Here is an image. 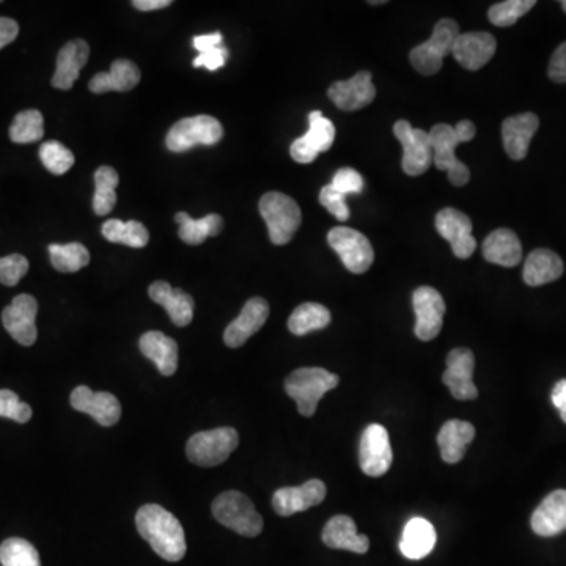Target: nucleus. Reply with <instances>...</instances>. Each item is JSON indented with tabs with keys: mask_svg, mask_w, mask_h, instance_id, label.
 <instances>
[{
	"mask_svg": "<svg viewBox=\"0 0 566 566\" xmlns=\"http://www.w3.org/2000/svg\"><path fill=\"white\" fill-rule=\"evenodd\" d=\"M136 526L159 557L167 562L183 559L186 554L183 526L166 508L156 504L144 505L137 511Z\"/></svg>",
	"mask_w": 566,
	"mask_h": 566,
	"instance_id": "1",
	"label": "nucleus"
},
{
	"mask_svg": "<svg viewBox=\"0 0 566 566\" xmlns=\"http://www.w3.org/2000/svg\"><path fill=\"white\" fill-rule=\"evenodd\" d=\"M340 378L324 368H298L285 379V392L298 405L301 416L312 417L321 398L339 386Z\"/></svg>",
	"mask_w": 566,
	"mask_h": 566,
	"instance_id": "2",
	"label": "nucleus"
},
{
	"mask_svg": "<svg viewBox=\"0 0 566 566\" xmlns=\"http://www.w3.org/2000/svg\"><path fill=\"white\" fill-rule=\"evenodd\" d=\"M211 510L222 526L243 537H258L263 530V518L257 508L246 494L239 491H227L217 496Z\"/></svg>",
	"mask_w": 566,
	"mask_h": 566,
	"instance_id": "3",
	"label": "nucleus"
},
{
	"mask_svg": "<svg viewBox=\"0 0 566 566\" xmlns=\"http://www.w3.org/2000/svg\"><path fill=\"white\" fill-rule=\"evenodd\" d=\"M260 214L268 225L269 239L276 246L290 243L301 227V208L295 200L282 192H268L263 195L260 200Z\"/></svg>",
	"mask_w": 566,
	"mask_h": 566,
	"instance_id": "4",
	"label": "nucleus"
},
{
	"mask_svg": "<svg viewBox=\"0 0 566 566\" xmlns=\"http://www.w3.org/2000/svg\"><path fill=\"white\" fill-rule=\"evenodd\" d=\"M460 34V27L453 19H441L434 26L430 40L412 49L409 54L412 67L423 76H433L438 73L445 57L452 54L453 45Z\"/></svg>",
	"mask_w": 566,
	"mask_h": 566,
	"instance_id": "5",
	"label": "nucleus"
},
{
	"mask_svg": "<svg viewBox=\"0 0 566 566\" xmlns=\"http://www.w3.org/2000/svg\"><path fill=\"white\" fill-rule=\"evenodd\" d=\"M239 444L238 431L232 427L202 431L189 439L186 455L191 463L200 467H214L228 460Z\"/></svg>",
	"mask_w": 566,
	"mask_h": 566,
	"instance_id": "6",
	"label": "nucleus"
},
{
	"mask_svg": "<svg viewBox=\"0 0 566 566\" xmlns=\"http://www.w3.org/2000/svg\"><path fill=\"white\" fill-rule=\"evenodd\" d=\"M224 136V128L210 115L183 118L170 128L166 145L170 151L183 153L199 145H216Z\"/></svg>",
	"mask_w": 566,
	"mask_h": 566,
	"instance_id": "7",
	"label": "nucleus"
},
{
	"mask_svg": "<svg viewBox=\"0 0 566 566\" xmlns=\"http://www.w3.org/2000/svg\"><path fill=\"white\" fill-rule=\"evenodd\" d=\"M428 136H430L433 164L436 169L449 173V180L453 186L461 188L464 184L469 183L471 173L466 164H463L455 155L456 147L463 144L455 128L441 123V125L434 126Z\"/></svg>",
	"mask_w": 566,
	"mask_h": 566,
	"instance_id": "8",
	"label": "nucleus"
},
{
	"mask_svg": "<svg viewBox=\"0 0 566 566\" xmlns=\"http://www.w3.org/2000/svg\"><path fill=\"white\" fill-rule=\"evenodd\" d=\"M328 243L353 274H364L373 265L375 250L367 236L348 227H335L328 233Z\"/></svg>",
	"mask_w": 566,
	"mask_h": 566,
	"instance_id": "9",
	"label": "nucleus"
},
{
	"mask_svg": "<svg viewBox=\"0 0 566 566\" xmlns=\"http://www.w3.org/2000/svg\"><path fill=\"white\" fill-rule=\"evenodd\" d=\"M394 134L403 147L401 167L409 177H419L433 164L430 136L423 129L412 128L408 120H398L394 125Z\"/></svg>",
	"mask_w": 566,
	"mask_h": 566,
	"instance_id": "10",
	"label": "nucleus"
},
{
	"mask_svg": "<svg viewBox=\"0 0 566 566\" xmlns=\"http://www.w3.org/2000/svg\"><path fill=\"white\" fill-rule=\"evenodd\" d=\"M394 461L389 433L383 425L373 423L365 428L359 447V464L368 477H383Z\"/></svg>",
	"mask_w": 566,
	"mask_h": 566,
	"instance_id": "11",
	"label": "nucleus"
},
{
	"mask_svg": "<svg viewBox=\"0 0 566 566\" xmlns=\"http://www.w3.org/2000/svg\"><path fill=\"white\" fill-rule=\"evenodd\" d=\"M309 131L296 139L290 147L291 158L301 164H310L320 153L331 150L335 140V126L320 111L310 112Z\"/></svg>",
	"mask_w": 566,
	"mask_h": 566,
	"instance_id": "12",
	"label": "nucleus"
},
{
	"mask_svg": "<svg viewBox=\"0 0 566 566\" xmlns=\"http://www.w3.org/2000/svg\"><path fill=\"white\" fill-rule=\"evenodd\" d=\"M38 302L34 296L19 295L2 312L5 331L23 346H32L38 339Z\"/></svg>",
	"mask_w": 566,
	"mask_h": 566,
	"instance_id": "13",
	"label": "nucleus"
},
{
	"mask_svg": "<svg viewBox=\"0 0 566 566\" xmlns=\"http://www.w3.org/2000/svg\"><path fill=\"white\" fill-rule=\"evenodd\" d=\"M412 306L416 312L417 339L430 342L436 339L442 329L444 320L445 302L441 293L431 287H419L412 295Z\"/></svg>",
	"mask_w": 566,
	"mask_h": 566,
	"instance_id": "14",
	"label": "nucleus"
},
{
	"mask_svg": "<svg viewBox=\"0 0 566 566\" xmlns=\"http://www.w3.org/2000/svg\"><path fill=\"white\" fill-rule=\"evenodd\" d=\"M475 356L469 348H455L447 356V368L442 383L449 387L456 400H475L478 389L474 384Z\"/></svg>",
	"mask_w": 566,
	"mask_h": 566,
	"instance_id": "15",
	"label": "nucleus"
},
{
	"mask_svg": "<svg viewBox=\"0 0 566 566\" xmlns=\"http://www.w3.org/2000/svg\"><path fill=\"white\" fill-rule=\"evenodd\" d=\"M436 230L442 238L449 241L453 254L461 260L472 257L477 249V241L472 235L471 219L455 208L439 211L436 216Z\"/></svg>",
	"mask_w": 566,
	"mask_h": 566,
	"instance_id": "16",
	"label": "nucleus"
},
{
	"mask_svg": "<svg viewBox=\"0 0 566 566\" xmlns=\"http://www.w3.org/2000/svg\"><path fill=\"white\" fill-rule=\"evenodd\" d=\"M71 406L76 411L89 414L103 427H114L122 417V406L115 395L109 392H93L87 386H79L71 392Z\"/></svg>",
	"mask_w": 566,
	"mask_h": 566,
	"instance_id": "17",
	"label": "nucleus"
},
{
	"mask_svg": "<svg viewBox=\"0 0 566 566\" xmlns=\"http://www.w3.org/2000/svg\"><path fill=\"white\" fill-rule=\"evenodd\" d=\"M329 100L346 112L359 111L375 100L376 89L370 71H361L348 81L334 82L328 92Z\"/></svg>",
	"mask_w": 566,
	"mask_h": 566,
	"instance_id": "18",
	"label": "nucleus"
},
{
	"mask_svg": "<svg viewBox=\"0 0 566 566\" xmlns=\"http://www.w3.org/2000/svg\"><path fill=\"white\" fill-rule=\"evenodd\" d=\"M326 493L328 489L321 480H309L296 488L277 489L272 496V507L279 516L296 515L320 505L326 499Z\"/></svg>",
	"mask_w": 566,
	"mask_h": 566,
	"instance_id": "19",
	"label": "nucleus"
},
{
	"mask_svg": "<svg viewBox=\"0 0 566 566\" xmlns=\"http://www.w3.org/2000/svg\"><path fill=\"white\" fill-rule=\"evenodd\" d=\"M269 317V304L263 298H252L244 304L233 323L224 332V342L228 348L243 346L252 335L257 334Z\"/></svg>",
	"mask_w": 566,
	"mask_h": 566,
	"instance_id": "20",
	"label": "nucleus"
},
{
	"mask_svg": "<svg viewBox=\"0 0 566 566\" xmlns=\"http://www.w3.org/2000/svg\"><path fill=\"white\" fill-rule=\"evenodd\" d=\"M496 49V38L488 32H467L458 35L452 54L461 67L477 71L493 59Z\"/></svg>",
	"mask_w": 566,
	"mask_h": 566,
	"instance_id": "21",
	"label": "nucleus"
},
{
	"mask_svg": "<svg viewBox=\"0 0 566 566\" xmlns=\"http://www.w3.org/2000/svg\"><path fill=\"white\" fill-rule=\"evenodd\" d=\"M540 128V118L532 112L513 115L502 125L505 151L513 161H522L529 153L530 142Z\"/></svg>",
	"mask_w": 566,
	"mask_h": 566,
	"instance_id": "22",
	"label": "nucleus"
},
{
	"mask_svg": "<svg viewBox=\"0 0 566 566\" xmlns=\"http://www.w3.org/2000/svg\"><path fill=\"white\" fill-rule=\"evenodd\" d=\"M148 296L151 301H155L156 304L167 310L170 320L178 328L191 324L194 318V299L186 291L173 288L170 283L159 280L150 285Z\"/></svg>",
	"mask_w": 566,
	"mask_h": 566,
	"instance_id": "23",
	"label": "nucleus"
},
{
	"mask_svg": "<svg viewBox=\"0 0 566 566\" xmlns=\"http://www.w3.org/2000/svg\"><path fill=\"white\" fill-rule=\"evenodd\" d=\"M530 526L540 537H555L566 530V489H557L533 511Z\"/></svg>",
	"mask_w": 566,
	"mask_h": 566,
	"instance_id": "24",
	"label": "nucleus"
},
{
	"mask_svg": "<svg viewBox=\"0 0 566 566\" xmlns=\"http://www.w3.org/2000/svg\"><path fill=\"white\" fill-rule=\"evenodd\" d=\"M90 48L87 41H68L60 49L57 56L56 73L52 76V87L59 90H70L74 82L78 81L79 74L85 63L89 62Z\"/></svg>",
	"mask_w": 566,
	"mask_h": 566,
	"instance_id": "25",
	"label": "nucleus"
},
{
	"mask_svg": "<svg viewBox=\"0 0 566 566\" xmlns=\"http://www.w3.org/2000/svg\"><path fill=\"white\" fill-rule=\"evenodd\" d=\"M323 543L331 549L354 552V554H367L370 549V540L365 535L357 533L356 522L350 516H334L324 526Z\"/></svg>",
	"mask_w": 566,
	"mask_h": 566,
	"instance_id": "26",
	"label": "nucleus"
},
{
	"mask_svg": "<svg viewBox=\"0 0 566 566\" xmlns=\"http://www.w3.org/2000/svg\"><path fill=\"white\" fill-rule=\"evenodd\" d=\"M140 353L155 362L162 376H172L178 368V345L162 332L151 331L140 337Z\"/></svg>",
	"mask_w": 566,
	"mask_h": 566,
	"instance_id": "27",
	"label": "nucleus"
},
{
	"mask_svg": "<svg viewBox=\"0 0 566 566\" xmlns=\"http://www.w3.org/2000/svg\"><path fill=\"white\" fill-rule=\"evenodd\" d=\"M475 438V428L472 423L463 420H449L444 423L438 434L439 449L442 460L447 464L460 463L467 452V445Z\"/></svg>",
	"mask_w": 566,
	"mask_h": 566,
	"instance_id": "28",
	"label": "nucleus"
},
{
	"mask_svg": "<svg viewBox=\"0 0 566 566\" xmlns=\"http://www.w3.org/2000/svg\"><path fill=\"white\" fill-rule=\"evenodd\" d=\"M140 82V70L131 60L118 59L107 73H98L90 81V92H129Z\"/></svg>",
	"mask_w": 566,
	"mask_h": 566,
	"instance_id": "29",
	"label": "nucleus"
},
{
	"mask_svg": "<svg viewBox=\"0 0 566 566\" xmlns=\"http://www.w3.org/2000/svg\"><path fill=\"white\" fill-rule=\"evenodd\" d=\"M565 271L562 258L549 249H535L524 263V282L529 287H541L562 277Z\"/></svg>",
	"mask_w": 566,
	"mask_h": 566,
	"instance_id": "30",
	"label": "nucleus"
},
{
	"mask_svg": "<svg viewBox=\"0 0 566 566\" xmlns=\"http://www.w3.org/2000/svg\"><path fill=\"white\" fill-rule=\"evenodd\" d=\"M483 257L489 263L515 268L522 260V246L515 232L508 228H499L491 233L483 243Z\"/></svg>",
	"mask_w": 566,
	"mask_h": 566,
	"instance_id": "31",
	"label": "nucleus"
},
{
	"mask_svg": "<svg viewBox=\"0 0 566 566\" xmlns=\"http://www.w3.org/2000/svg\"><path fill=\"white\" fill-rule=\"evenodd\" d=\"M436 544V530L427 519L414 518L406 524L400 551L409 560H420L431 554Z\"/></svg>",
	"mask_w": 566,
	"mask_h": 566,
	"instance_id": "32",
	"label": "nucleus"
},
{
	"mask_svg": "<svg viewBox=\"0 0 566 566\" xmlns=\"http://www.w3.org/2000/svg\"><path fill=\"white\" fill-rule=\"evenodd\" d=\"M175 222L180 224L178 235L184 243L199 246L205 239L219 235L224 228V219L219 214H208L202 219H192L188 213H178Z\"/></svg>",
	"mask_w": 566,
	"mask_h": 566,
	"instance_id": "33",
	"label": "nucleus"
},
{
	"mask_svg": "<svg viewBox=\"0 0 566 566\" xmlns=\"http://www.w3.org/2000/svg\"><path fill=\"white\" fill-rule=\"evenodd\" d=\"M331 312L317 302H306L296 307L288 320V329L291 334L306 335L312 331L328 328L331 324Z\"/></svg>",
	"mask_w": 566,
	"mask_h": 566,
	"instance_id": "34",
	"label": "nucleus"
},
{
	"mask_svg": "<svg viewBox=\"0 0 566 566\" xmlns=\"http://www.w3.org/2000/svg\"><path fill=\"white\" fill-rule=\"evenodd\" d=\"M103 236L111 243L125 244L134 249H142L150 241V233L144 224L137 221L123 222L120 219L104 222Z\"/></svg>",
	"mask_w": 566,
	"mask_h": 566,
	"instance_id": "35",
	"label": "nucleus"
},
{
	"mask_svg": "<svg viewBox=\"0 0 566 566\" xmlns=\"http://www.w3.org/2000/svg\"><path fill=\"white\" fill-rule=\"evenodd\" d=\"M118 173L112 167L103 166L95 172V195L93 210L98 216H107L117 203Z\"/></svg>",
	"mask_w": 566,
	"mask_h": 566,
	"instance_id": "36",
	"label": "nucleus"
},
{
	"mask_svg": "<svg viewBox=\"0 0 566 566\" xmlns=\"http://www.w3.org/2000/svg\"><path fill=\"white\" fill-rule=\"evenodd\" d=\"M45 136V118L40 111L19 112L10 126V139L15 144H34Z\"/></svg>",
	"mask_w": 566,
	"mask_h": 566,
	"instance_id": "37",
	"label": "nucleus"
},
{
	"mask_svg": "<svg viewBox=\"0 0 566 566\" xmlns=\"http://www.w3.org/2000/svg\"><path fill=\"white\" fill-rule=\"evenodd\" d=\"M49 257L60 272H78L90 263V252L81 243L51 244Z\"/></svg>",
	"mask_w": 566,
	"mask_h": 566,
	"instance_id": "38",
	"label": "nucleus"
},
{
	"mask_svg": "<svg viewBox=\"0 0 566 566\" xmlns=\"http://www.w3.org/2000/svg\"><path fill=\"white\" fill-rule=\"evenodd\" d=\"M2 566H41L40 555L34 544L23 538H8L0 546Z\"/></svg>",
	"mask_w": 566,
	"mask_h": 566,
	"instance_id": "39",
	"label": "nucleus"
},
{
	"mask_svg": "<svg viewBox=\"0 0 566 566\" xmlns=\"http://www.w3.org/2000/svg\"><path fill=\"white\" fill-rule=\"evenodd\" d=\"M537 5L535 0H505L489 8L488 18L494 26L510 27Z\"/></svg>",
	"mask_w": 566,
	"mask_h": 566,
	"instance_id": "40",
	"label": "nucleus"
},
{
	"mask_svg": "<svg viewBox=\"0 0 566 566\" xmlns=\"http://www.w3.org/2000/svg\"><path fill=\"white\" fill-rule=\"evenodd\" d=\"M40 159L43 166L54 175H63L74 166L73 153L57 140H49L41 145Z\"/></svg>",
	"mask_w": 566,
	"mask_h": 566,
	"instance_id": "41",
	"label": "nucleus"
},
{
	"mask_svg": "<svg viewBox=\"0 0 566 566\" xmlns=\"http://www.w3.org/2000/svg\"><path fill=\"white\" fill-rule=\"evenodd\" d=\"M0 417L12 419L18 423H27L32 419V408L27 403L19 401L18 395L12 390H0Z\"/></svg>",
	"mask_w": 566,
	"mask_h": 566,
	"instance_id": "42",
	"label": "nucleus"
},
{
	"mask_svg": "<svg viewBox=\"0 0 566 566\" xmlns=\"http://www.w3.org/2000/svg\"><path fill=\"white\" fill-rule=\"evenodd\" d=\"M29 271V261L24 255L12 254L0 258V283L15 287Z\"/></svg>",
	"mask_w": 566,
	"mask_h": 566,
	"instance_id": "43",
	"label": "nucleus"
},
{
	"mask_svg": "<svg viewBox=\"0 0 566 566\" xmlns=\"http://www.w3.org/2000/svg\"><path fill=\"white\" fill-rule=\"evenodd\" d=\"M320 203L323 205V208H326L339 221H348L350 219V208L346 205V195L337 191L332 184H326L321 189Z\"/></svg>",
	"mask_w": 566,
	"mask_h": 566,
	"instance_id": "44",
	"label": "nucleus"
},
{
	"mask_svg": "<svg viewBox=\"0 0 566 566\" xmlns=\"http://www.w3.org/2000/svg\"><path fill=\"white\" fill-rule=\"evenodd\" d=\"M331 184L337 191L348 197L350 194H361L364 191L365 181L357 170L345 167L335 173Z\"/></svg>",
	"mask_w": 566,
	"mask_h": 566,
	"instance_id": "45",
	"label": "nucleus"
},
{
	"mask_svg": "<svg viewBox=\"0 0 566 566\" xmlns=\"http://www.w3.org/2000/svg\"><path fill=\"white\" fill-rule=\"evenodd\" d=\"M228 60V49L225 46H217V48L210 49V51L202 52L199 56L195 57V68H206L208 71H217L219 68L224 67Z\"/></svg>",
	"mask_w": 566,
	"mask_h": 566,
	"instance_id": "46",
	"label": "nucleus"
},
{
	"mask_svg": "<svg viewBox=\"0 0 566 566\" xmlns=\"http://www.w3.org/2000/svg\"><path fill=\"white\" fill-rule=\"evenodd\" d=\"M548 74L551 81L566 84V41L552 54Z\"/></svg>",
	"mask_w": 566,
	"mask_h": 566,
	"instance_id": "47",
	"label": "nucleus"
},
{
	"mask_svg": "<svg viewBox=\"0 0 566 566\" xmlns=\"http://www.w3.org/2000/svg\"><path fill=\"white\" fill-rule=\"evenodd\" d=\"M19 26L15 19L0 16V49L10 45L18 38Z\"/></svg>",
	"mask_w": 566,
	"mask_h": 566,
	"instance_id": "48",
	"label": "nucleus"
},
{
	"mask_svg": "<svg viewBox=\"0 0 566 566\" xmlns=\"http://www.w3.org/2000/svg\"><path fill=\"white\" fill-rule=\"evenodd\" d=\"M224 43V37H222L221 32H213V34L197 35L192 40V45L199 51L202 52L210 51V49L217 48V46H222Z\"/></svg>",
	"mask_w": 566,
	"mask_h": 566,
	"instance_id": "49",
	"label": "nucleus"
},
{
	"mask_svg": "<svg viewBox=\"0 0 566 566\" xmlns=\"http://www.w3.org/2000/svg\"><path fill=\"white\" fill-rule=\"evenodd\" d=\"M133 5L140 12H153V10L170 7L172 0H134Z\"/></svg>",
	"mask_w": 566,
	"mask_h": 566,
	"instance_id": "50",
	"label": "nucleus"
},
{
	"mask_svg": "<svg viewBox=\"0 0 566 566\" xmlns=\"http://www.w3.org/2000/svg\"><path fill=\"white\" fill-rule=\"evenodd\" d=\"M455 131L463 144L464 142H471L475 137V133H477L474 123L469 122V120H461V122L455 126Z\"/></svg>",
	"mask_w": 566,
	"mask_h": 566,
	"instance_id": "51",
	"label": "nucleus"
},
{
	"mask_svg": "<svg viewBox=\"0 0 566 566\" xmlns=\"http://www.w3.org/2000/svg\"><path fill=\"white\" fill-rule=\"evenodd\" d=\"M551 398L552 405L559 409V411L566 405V379H562V381L555 384L554 389H552Z\"/></svg>",
	"mask_w": 566,
	"mask_h": 566,
	"instance_id": "52",
	"label": "nucleus"
},
{
	"mask_svg": "<svg viewBox=\"0 0 566 566\" xmlns=\"http://www.w3.org/2000/svg\"><path fill=\"white\" fill-rule=\"evenodd\" d=\"M560 417H562L563 422L566 423V405L563 406L562 409H560Z\"/></svg>",
	"mask_w": 566,
	"mask_h": 566,
	"instance_id": "53",
	"label": "nucleus"
},
{
	"mask_svg": "<svg viewBox=\"0 0 566 566\" xmlns=\"http://www.w3.org/2000/svg\"><path fill=\"white\" fill-rule=\"evenodd\" d=\"M368 4H370V5H381V4H386V2H383V0H376V2H368Z\"/></svg>",
	"mask_w": 566,
	"mask_h": 566,
	"instance_id": "54",
	"label": "nucleus"
},
{
	"mask_svg": "<svg viewBox=\"0 0 566 566\" xmlns=\"http://www.w3.org/2000/svg\"><path fill=\"white\" fill-rule=\"evenodd\" d=\"M560 5H562L563 12L566 13V0H563V2H560Z\"/></svg>",
	"mask_w": 566,
	"mask_h": 566,
	"instance_id": "55",
	"label": "nucleus"
}]
</instances>
